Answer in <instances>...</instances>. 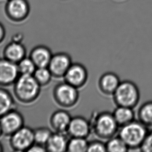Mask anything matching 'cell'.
<instances>
[{"label": "cell", "instance_id": "cell-1", "mask_svg": "<svg viewBox=\"0 0 152 152\" xmlns=\"http://www.w3.org/2000/svg\"><path fill=\"white\" fill-rule=\"evenodd\" d=\"M41 88L33 75H20L14 84L13 92L19 102L31 104L39 98Z\"/></svg>", "mask_w": 152, "mask_h": 152}, {"label": "cell", "instance_id": "cell-2", "mask_svg": "<svg viewBox=\"0 0 152 152\" xmlns=\"http://www.w3.org/2000/svg\"><path fill=\"white\" fill-rule=\"evenodd\" d=\"M90 121L91 132L101 140H109L118 134L119 126L112 113L103 111L93 114Z\"/></svg>", "mask_w": 152, "mask_h": 152}, {"label": "cell", "instance_id": "cell-3", "mask_svg": "<svg viewBox=\"0 0 152 152\" xmlns=\"http://www.w3.org/2000/svg\"><path fill=\"white\" fill-rule=\"evenodd\" d=\"M148 132V128L142 123L138 120H134L120 127L117 134L129 150H135L140 149Z\"/></svg>", "mask_w": 152, "mask_h": 152}, {"label": "cell", "instance_id": "cell-4", "mask_svg": "<svg viewBox=\"0 0 152 152\" xmlns=\"http://www.w3.org/2000/svg\"><path fill=\"white\" fill-rule=\"evenodd\" d=\"M112 97L116 106L134 109L140 101V91L134 83L129 80H123L120 83Z\"/></svg>", "mask_w": 152, "mask_h": 152}, {"label": "cell", "instance_id": "cell-5", "mask_svg": "<svg viewBox=\"0 0 152 152\" xmlns=\"http://www.w3.org/2000/svg\"><path fill=\"white\" fill-rule=\"evenodd\" d=\"M53 97L56 103L64 109L75 107L80 99L78 89L65 81L56 85L53 90Z\"/></svg>", "mask_w": 152, "mask_h": 152}, {"label": "cell", "instance_id": "cell-6", "mask_svg": "<svg viewBox=\"0 0 152 152\" xmlns=\"http://www.w3.org/2000/svg\"><path fill=\"white\" fill-rule=\"evenodd\" d=\"M34 143L33 129L28 126H23L10 136V146L15 152H28Z\"/></svg>", "mask_w": 152, "mask_h": 152}, {"label": "cell", "instance_id": "cell-7", "mask_svg": "<svg viewBox=\"0 0 152 152\" xmlns=\"http://www.w3.org/2000/svg\"><path fill=\"white\" fill-rule=\"evenodd\" d=\"M0 124L3 134L10 137L25 126V119L21 113L12 109L0 117Z\"/></svg>", "mask_w": 152, "mask_h": 152}, {"label": "cell", "instance_id": "cell-8", "mask_svg": "<svg viewBox=\"0 0 152 152\" xmlns=\"http://www.w3.org/2000/svg\"><path fill=\"white\" fill-rule=\"evenodd\" d=\"M63 78L64 81L79 89L86 84L88 72L83 64L72 63Z\"/></svg>", "mask_w": 152, "mask_h": 152}, {"label": "cell", "instance_id": "cell-9", "mask_svg": "<svg viewBox=\"0 0 152 152\" xmlns=\"http://www.w3.org/2000/svg\"><path fill=\"white\" fill-rule=\"evenodd\" d=\"M72 63V58L69 53L58 52L52 56L48 68L54 78H64Z\"/></svg>", "mask_w": 152, "mask_h": 152}, {"label": "cell", "instance_id": "cell-10", "mask_svg": "<svg viewBox=\"0 0 152 152\" xmlns=\"http://www.w3.org/2000/svg\"><path fill=\"white\" fill-rule=\"evenodd\" d=\"M20 75L17 64L5 58H0V86L14 85Z\"/></svg>", "mask_w": 152, "mask_h": 152}, {"label": "cell", "instance_id": "cell-11", "mask_svg": "<svg viewBox=\"0 0 152 152\" xmlns=\"http://www.w3.org/2000/svg\"><path fill=\"white\" fill-rule=\"evenodd\" d=\"M90 121L82 116L72 117L66 133L70 137L87 138L91 132Z\"/></svg>", "mask_w": 152, "mask_h": 152}, {"label": "cell", "instance_id": "cell-12", "mask_svg": "<svg viewBox=\"0 0 152 152\" xmlns=\"http://www.w3.org/2000/svg\"><path fill=\"white\" fill-rule=\"evenodd\" d=\"M121 81L117 74L113 72H107L101 75L98 82L100 92L107 96H112Z\"/></svg>", "mask_w": 152, "mask_h": 152}, {"label": "cell", "instance_id": "cell-13", "mask_svg": "<svg viewBox=\"0 0 152 152\" xmlns=\"http://www.w3.org/2000/svg\"><path fill=\"white\" fill-rule=\"evenodd\" d=\"M72 116L67 110L59 109L53 112L50 118V125L54 132L66 133Z\"/></svg>", "mask_w": 152, "mask_h": 152}, {"label": "cell", "instance_id": "cell-14", "mask_svg": "<svg viewBox=\"0 0 152 152\" xmlns=\"http://www.w3.org/2000/svg\"><path fill=\"white\" fill-rule=\"evenodd\" d=\"M53 55L50 48L45 45H38L31 50L29 57L37 68H41L48 67Z\"/></svg>", "mask_w": 152, "mask_h": 152}, {"label": "cell", "instance_id": "cell-15", "mask_svg": "<svg viewBox=\"0 0 152 152\" xmlns=\"http://www.w3.org/2000/svg\"><path fill=\"white\" fill-rule=\"evenodd\" d=\"M67 133L53 132L45 145L47 152H67L68 142L70 139Z\"/></svg>", "mask_w": 152, "mask_h": 152}, {"label": "cell", "instance_id": "cell-16", "mask_svg": "<svg viewBox=\"0 0 152 152\" xmlns=\"http://www.w3.org/2000/svg\"><path fill=\"white\" fill-rule=\"evenodd\" d=\"M27 50L21 43L12 42L5 48L3 51L4 58L17 64L26 57Z\"/></svg>", "mask_w": 152, "mask_h": 152}, {"label": "cell", "instance_id": "cell-17", "mask_svg": "<svg viewBox=\"0 0 152 152\" xmlns=\"http://www.w3.org/2000/svg\"><path fill=\"white\" fill-rule=\"evenodd\" d=\"M112 114L119 127L135 120L136 114L134 109L129 107L116 106Z\"/></svg>", "mask_w": 152, "mask_h": 152}, {"label": "cell", "instance_id": "cell-18", "mask_svg": "<svg viewBox=\"0 0 152 152\" xmlns=\"http://www.w3.org/2000/svg\"><path fill=\"white\" fill-rule=\"evenodd\" d=\"M7 10L13 18L20 19L27 14L28 6L25 0H10L7 4Z\"/></svg>", "mask_w": 152, "mask_h": 152}, {"label": "cell", "instance_id": "cell-19", "mask_svg": "<svg viewBox=\"0 0 152 152\" xmlns=\"http://www.w3.org/2000/svg\"><path fill=\"white\" fill-rule=\"evenodd\" d=\"M138 121L152 130V100L143 103L138 109L137 112Z\"/></svg>", "mask_w": 152, "mask_h": 152}, {"label": "cell", "instance_id": "cell-20", "mask_svg": "<svg viewBox=\"0 0 152 152\" xmlns=\"http://www.w3.org/2000/svg\"><path fill=\"white\" fill-rule=\"evenodd\" d=\"M15 109V101L8 91L0 88V117Z\"/></svg>", "mask_w": 152, "mask_h": 152}, {"label": "cell", "instance_id": "cell-21", "mask_svg": "<svg viewBox=\"0 0 152 152\" xmlns=\"http://www.w3.org/2000/svg\"><path fill=\"white\" fill-rule=\"evenodd\" d=\"M105 144L107 152H126L129 151L125 143L118 136L109 139Z\"/></svg>", "mask_w": 152, "mask_h": 152}, {"label": "cell", "instance_id": "cell-22", "mask_svg": "<svg viewBox=\"0 0 152 152\" xmlns=\"http://www.w3.org/2000/svg\"><path fill=\"white\" fill-rule=\"evenodd\" d=\"M88 142L87 138L70 137L68 142L67 152H87Z\"/></svg>", "mask_w": 152, "mask_h": 152}, {"label": "cell", "instance_id": "cell-23", "mask_svg": "<svg viewBox=\"0 0 152 152\" xmlns=\"http://www.w3.org/2000/svg\"><path fill=\"white\" fill-rule=\"evenodd\" d=\"M33 76L42 87L48 86L51 82L53 77L48 67L37 68L33 73Z\"/></svg>", "mask_w": 152, "mask_h": 152}, {"label": "cell", "instance_id": "cell-24", "mask_svg": "<svg viewBox=\"0 0 152 152\" xmlns=\"http://www.w3.org/2000/svg\"><path fill=\"white\" fill-rule=\"evenodd\" d=\"M33 132L35 143L45 146L53 132L52 129L46 127L36 128Z\"/></svg>", "mask_w": 152, "mask_h": 152}, {"label": "cell", "instance_id": "cell-25", "mask_svg": "<svg viewBox=\"0 0 152 152\" xmlns=\"http://www.w3.org/2000/svg\"><path fill=\"white\" fill-rule=\"evenodd\" d=\"M17 64L20 75H33L37 69V66L31 58L27 56L19 62Z\"/></svg>", "mask_w": 152, "mask_h": 152}, {"label": "cell", "instance_id": "cell-26", "mask_svg": "<svg viewBox=\"0 0 152 152\" xmlns=\"http://www.w3.org/2000/svg\"><path fill=\"white\" fill-rule=\"evenodd\" d=\"M88 152H107L106 144L101 140H94L88 142Z\"/></svg>", "mask_w": 152, "mask_h": 152}, {"label": "cell", "instance_id": "cell-27", "mask_svg": "<svg viewBox=\"0 0 152 152\" xmlns=\"http://www.w3.org/2000/svg\"><path fill=\"white\" fill-rule=\"evenodd\" d=\"M140 150L143 152H152V130H149Z\"/></svg>", "mask_w": 152, "mask_h": 152}, {"label": "cell", "instance_id": "cell-28", "mask_svg": "<svg viewBox=\"0 0 152 152\" xmlns=\"http://www.w3.org/2000/svg\"><path fill=\"white\" fill-rule=\"evenodd\" d=\"M28 152H47L45 146L34 143L29 148Z\"/></svg>", "mask_w": 152, "mask_h": 152}, {"label": "cell", "instance_id": "cell-29", "mask_svg": "<svg viewBox=\"0 0 152 152\" xmlns=\"http://www.w3.org/2000/svg\"><path fill=\"white\" fill-rule=\"evenodd\" d=\"M22 39H23V36L21 34H18L17 35L13 36L12 42H17V43H21Z\"/></svg>", "mask_w": 152, "mask_h": 152}, {"label": "cell", "instance_id": "cell-30", "mask_svg": "<svg viewBox=\"0 0 152 152\" xmlns=\"http://www.w3.org/2000/svg\"><path fill=\"white\" fill-rule=\"evenodd\" d=\"M5 37V30L4 27L0 23V43L3 41Z\"/></svg>", "mask_w": 152, "mask_h": 152}, {"label": "cell", "instance_id": "cell-31", "mask_svg": "<svg viewBox=\"0 0 152 152\" xmlns=\"http://www.w3.org/2000/svg\"><path fill=\"white\" fill-rule=\"evenodd\" d=\"M2 134H3V132H2V127H1V124H0V137L2 136Z\"/></svg>", "mask_w": 152, "mask_h": 152}, {"label": "cell", "instance_id": "cell-32", "mask_svg": "<svg viewBox=\"0 0 152 152\" xmlns=\"http://www.w3.org/2000/svg\"><path fill=\"white\" fill-rule=\"evenodd\" d=\"M3 151V146H2V144L0 143V152Z\"/></svg>", "mask_w": 152, "mask_h": 152}, {"label": "cell", "instance_id": "cell-33", "mask_svg": "<svg viewBox=\"0 0 152 152\" xmlns=\"http://www.w3.org/2000/svg\"><path fill=\"white\" fill-rule=\"evenodd\" d=\"M8 1H10V0H8Z\"/></svg>", "mask_w": 152, "mask_h": 152}]
</instances>
